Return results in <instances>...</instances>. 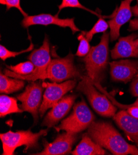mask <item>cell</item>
<instances>
[{"mask_svg":"<svg viewBox=\"0 0 138 155\" xmlns=\"http://www.w3.org/2000/svg\"><path fill=\"white\" fill-rule=\"evenodd\" d=\"M88 135L103 148L115 155H138V148L129 144L112 124L94 120L88 127Z\"/></svg>","mask_w":138,"mask_h":155,"instance_id":"cell-1","label":"cell"},{"mask_svg":"<svg viewBox=\"0 0 138 155\" xmlns=\"http://www.w3.org/2000/svg\"><path fill=\"white\" fill-rule=\"evenodd\" d=\"M109 38L110 34L105 32L100 43L92 47L82 59L87 75L94 83L100 84L104 78L109 58Z\"/></svg>","mask_w":138,"mask_h":155,"instance_id":"cell-2","label":"cell"},{"mask_svg":"<svg viewBox=\"0 0 138 155\" xmlns=\"http://www.w3.org/2000/svg\"><path fill=\"white\" fill-rule=\"evenodd\" d=\"M28 59L35 66L32 73L29 75H19L9 69H5L4 73L8 77L21 80L35 81L47 79V69L51 62L50 54V44L48 36L46 35L42 45L39 49L34 50L28 56Z\"/></svg>","mask_w":138,"mask_h":155,"instance_id":"cell-3","label":"cell"},{"mask_svg":"<svg viewBox=\"0 0 138 155\" xmlns=\"http://www.w3.org/2000/svg\"><path fill=\"white\" fill-rule=\"evenodd\" d=\"M49 129L41 130L37 133H33L30 130H19L17 132L8 131L0 134L3 144V155H12L16 149L21 146H25L24 152L29 148H36L39 145V139L47 135Z\"/></svg>","mask_w":138,"mask_h":155,"instance_id":"cell-4","label":"cell"},{"mask_svg":"<svg viewBox=\"0 0 138 155\" xmlns=\"http://www.w3.org/2000/svg\"><path fill=\"white\" fill-rule=\"evenodd\" d=\"M77 89L87 97L91 106L99 115L106 117H113L115 115L117 107L105 94H100L97 90L88 75L82 77Z\"/></svg>","mask_w":138,"mask_h":155,"instance_id":"cell-5","label":"cell"},{"mask_svg":"<svg viewBox=\"0 0 138 155\" xmlns=\"http://www.w3.org/2000/svg\"><path fill=\"white\" fill-rule=\"evenodd\" d=\"M96 117L89 109L84 100L76 103L73 107V111L60 124L55 127L57 132H65L78 134L88 129L95 120Z\"/></svg>","mask_w":138,"mask_h":155,"instance_id":"cell-6","label":"cell"},{"mask_svg":"<svg viewBox=\"0 0 138 155\" xmlns=\"http://www.w3.org/2000/svg\"><path fill=\"white\" fill-rule=\"evenodd\" d=\"M82 78L74 64V55L70 52L66 57L53 59L47 69V79L53 82L59 83L73 79Z\"/></svg>","mask_w":138,"mask_h":155,"instance_id":"cell-7","label":"cell"},{"mask_svg":"<svg viewBox=\"0 0 138 155\" xmlns=\"http://www.w3.org/2000/svg\"><path fill=\"white\" fill-rule=\"evenodd\" d=\"M77 82L74 80L66 81L61 84L56 82L43 83L42 85L46 90L39 109L40 117H42L50 108H52L68 91L74 88Z\"/></svg>","mask_w":138,"mask_h":155,"instance_id":"cell-8","label":"cell"},{"mask_svg":"<svg viewBox=\"0 0 138 155\" xmlns=\"http://www.w3.org/2000/svg\"><path fill=\"white\" fill-rule=\"evenodd\" d=\"M43 85L40 82H32L28 85L25 90L17 96L21 102V109L31 114L35 123L39 119V109L42 103Z\"/></svg>","mask_w":138,"mask_h":155,"instance_id":"cell-9","label":"cell"},{"mask_svg":"<svg viewBox=\"0 0 138 155\" xmlns=\"http://www.w3.org/2000/svg\"><path fill=\"white\" fill-rule=\"evenodd\" d=\"M78 138L77 134L68 132L58 135L55 140L49 143L43 139L44 149L39 153L31 154L37 155H64L71 152L72 147Z\"/></svg>","mask_w":138,"mask_h":155,"instance_id":"cell-10","label":"cell"},{"mask_svg":"<svg viewBox=\"0 0 138 155\" xmlns=\"http://www.w3.org/2000/svg\"><path fill=\"white\" fill-rule=\"evenodd\" d=\"M22 25L24 28H28L32 25H41L47 26L55 25L63 28L69 27L72 31V34L79 32L80 30L74 23V18L60 19L57 15H53L50 14H41L35 15H27L22 21Z\"/></svg>","mask_w":138,"mask_h":155,"instance_id":"cell-11","label":"cell"},{"mask_svg":"<svg viewBox=\"0 0 138 155\" xmlns=\"http://www.w3.org/2000/svg\"><path fill=\"white\" fill-rule=\"evenodd\" d=\"M110 66L112 80L115 82L127 84L138 75V60L114 61Z\"/></svg>","mask_w":138,"mask_h":155,"instance_id":"cell-12","label":"cell"},{"mask_svg":"<svg viewBox=\"0 0 138 155\" xmlns=\"http://www.w3.org/2000/svg\"><path fill=\"white\" fill-rule=\"evenodd\" d=\"M76 95H69L61 98L47 113L42 123V126H46L50 129L63 119L72 107L75 100Z\"/></svg>","mask_w":138,"mask_h":155,"instance_id":"cell-13","label":"cell"},{"mask_svg":"<svg viewBox=\"0 0 138 155\" xmlns=\"http://www.w3.org/2000/svg\"><path fill=\"white\" fill-rule=\"evenodd\" d=\"M133 0H123L118 9L113 14L112 19L108 22L110 28V37L111 41L116 40L119 37L120 28L128 21L133 16L131 4Z\"/></svg>","mask_w":138,"mask_h":155,"instance_id":"cell-14","label":"cell"},{"mask_svg":"<svg viewBox=\"0 0 138 155\" xmlns=\"http://www.w3.org/2000/svg\"><path fill=\"white\" fill-rule=\"evenodd\" d=\"M137 38V34L121 37L111 51L112 58L115 60L120 58H138V47L134 43Z\"/></svg>","mask_w":138,"mask_h":155,"instance_id":"cell-15","label":"cell"},{"mask_svg":"<svg viewBox=\"0 0 138 155\" xmlns=\"http://www.w3.org/2000/svg\"><path fill=\"white\" fill-rule=\"evenodd\" d=\"M113 119L126 137L138 148V119L133 117L126 111L122 110L115 114Z\"/></svg>","mask_w":138,"mask_h":155,"instance_id":"cell-16","label":"cell"},{"mask_svg":"<svg viewBox=\"0 0 138 155\" xmlns=\"http://www.w3.org/2000/svg\"><path fill=\"white\" fill-rule=\"evenodd\" d=\"M71 153L72 155H104L106 152L103 147L95 142L88 134H85L81 142Z\"/></svg>","mask_w":138,"mask_h":155,"instance_id":"cell-17","label":"cell"},{"mask_svg":"<svg viewBox=\"0 0 138 155\" xmlns=\"http://www.w3.org/2000/svg\"><path fill=\"white\" fill-rule=\"evenodd\" d=\"M25 82L21 79L10 78L5 74H0V92L1 94H10L22 90Z\"/></svg>","mask_w":138,"mask_h":155,"instance_id":"cell-18","label":"cell"},{"mask_svg":"<svg viewBox=\"0 0 138 155\" xmlns=\"http://www.w3.org/2000/svg\"><path fill=\"white\" fill-rule=\"evenodd\" d=\"M23 110L19 107L16 98L1 95L0 96V117H3L13 113H21Z\"/></svg>","mask_w":138,"mask_h":155,"instance_id":"cell-19","label":"cell"},{"mask_svg":"<svg viewBox=\"0 0 138 155\" xmlns=\"http://www.w3.org/2000/svg\"><path fill=\"white\" fill-rule=\"evenodd\" d=\"M8 69L19 75H29L33 72L35 66L30 61H25L14 66H7Z\"/></svg>","mask_w":138,"mask_h":155,"instance_id":"cell-20","label":"cell"},{"mask_svg":"<svg viewBox=\"0 0 138 155\" xmlns=\"http://www.w3.org/2000/svg\"><path fill=\"white\" fill-rule=\"evenodd\" d=\"M109 28V23L106 22L103 18V17L99 18L98 21L93 26L89 32H86V37L90 41L93 39V37L98 33H105Z\"/></svg>","mask_w":138,"mask_h":155,"instance_id":"cell-21","label":"cell"},{"mask_svg":"<svg viewBox=\"0 0 138 155\" xmlns=\"http://www.w3.org/2000/svg\"><path fill=\"white\" fill-rule=\"evenodd\" d=\"M29 38H30V43L29 47H28L25 50H22L18 52L11 51V50H9L6 47H5L3 45H1L0 46V58H1V59L3 61H6L8 58H13V57L14 58V57L22 54V53H25L33 50L34 47V45L32 42L31 38H30V37H29Z\"/></svg>","mask_w":138,"mask_h":155,"instance_id":"cell-22","label":"cell"},{"mask_svg":"<svg viewBox=\"0 0 138 155\" xmlns=\"http://www.w3.org/2000/svg\"><path fill=\"white\" fill-rule=\"evenodd\" d=\"M86 32L85 31L82 32L78 37V39L79 40V45L76 55L79 57H85L89 53L91 48L89 41L86 37Z\"/></svg>","mask_w":138,"mask_h":155,"instance_id":"cell-23","label":"cell"},{"mask_svg":"<svg viewBox=\"0 0 138 155\" xmlns=\"http://www.w3.org/2000/svg\"><path fill=\"white\" fill-rule=\"evenodd\" d=\"M66 8H79L84 10H86L88 12H90L94 14L97 15L99 18H101V16L96 13L94 11H91L90 9L87 8L86 7L84 6L80 2L79 0H62V2L58 6V12L59 13L61 10Z\"/></svg>","mask_w":138,"mask_h":155,"instance_id":"cell-24","label":"cell"},{"mask_svg":"<svg viewBox=\"0 0 138 155\" xmlns=\"http://www.w3.org/2000/svg\"><path fill=\"white\" fill-rule=\"evenodd\" d=\"M0 2L2 5H6L7 11L12 8H17L21 12V13L24 15V17H26L28 15L21 6V0H1Z\"/></svg>","mask_w":138,"mask_h":155,"instance_id":"cell-25","label":"cell"},{"mask_svg":"<svg viewBox=\"0 0 138 155\" xmlns=\"http://www.w3.org/2000/svg\"><path fill=\"white\" fill-rule=\"evenodd\" d=\"M130 91L133 97H138V75L133 80L131 84Z\"/></svg>","mask_w":138,"mask_h":155,"instance_id":"cell-26","label":"cell"},{"mask_svg":"<svg viewBox=\"0 0 138 155\" xmlns=\"http://www.w3.org/2000/svg\"><path fill=\"white\" fill-rule=\"evenodd\" d=\"M128 30L130 31L138 30V18L133 19L130 21Z\"/></svg>","mask_w":138,"mask_h":155,"instance_id":"cell-27","label":"cell"},{"mask_svg":"<svg viewBox=\"0 0 138 155\" xmlns=\"http://www.w3.org/2000/svg\"><path fill=\"white\" fill-rule=\"evenodd\" d=\"M133 15L136 17H138V5H136L131 8Z\"/></svg>","mask_w":138,"mask_h":155,"instance_id":"cell-28","label":"cell"},{"mask_svg":"<svg viewBox=\"0 0 138 155\" xmlns=\"http://www.w3.org/2000/svg\"><path fill=\"white\" fill-rule=\"evenodd\" d=\"M128 106H138V98L136 100V101L134 103L129 104Z\"/></svg>","mask_w":138,"mask_h":155,"instance_id":"cell-29","label":"cell"},{"mask_svg":"<svg viewBox=\"0 0 138 155\" xmlns=\"http://www.w3.org/2000/svg\"><path fill=\"white\" fill-rule=\"evenodd\" d=\"M134 43H135V45L137 46L138 47V38H136V40H135V41H134Z\"/></svg>","mask_w":138,"mask_h":155,"instance_id":"cell-30","label":"cell"},{"mask_svg":"<svg viewBox=\"0 0 138 155\" xmlns=\"http://www.w3.org/2000/svg\"><path fill=\"white\" fill-rule=\"evenodd\" d=\"M137 3H138V0H137Z\"/></svg>","mask_w":138,"mask_h":155,"instance_id":"cell-31","label":"cell"}]
</instances>
